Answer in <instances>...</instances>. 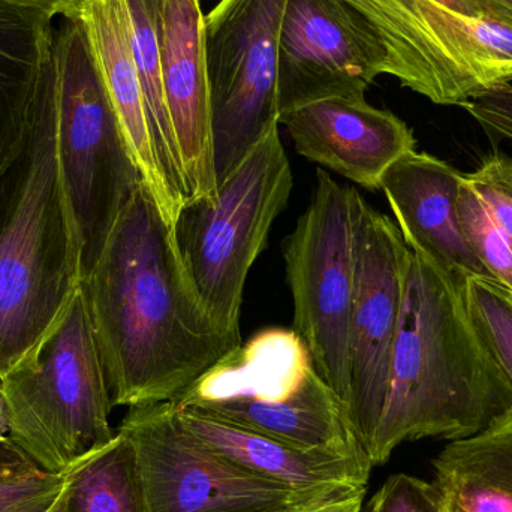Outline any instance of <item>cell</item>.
Returning <instances> with one entry per match:
<instances>
[{"label":"cell","instance_id":"cell-1","mask_svg":"<svg viewBox=\"0 0 512 512\" xmlns=\"http://www.w3.org/2000/svg\"><path fill=\"white\" fill-rule=\"evenodd\" d=\"M81 286L113 408L171 402L242 343L204 312L146 183Z\"/></svg>","mask_w":512,"mask_h":512},{"label":"cell","instance_id":"cell-2","mask_svg":"<svg viewBox=\"0 0 512 512\" xmlns=\"http://www.w3.org/2000/svg\"><path fill=\"white\" fill-rule=\"evenodd\" d=\"M463 286L412 252L384 406L363 447L372 466L405 442L468 438L511 408V382L475 331Z\"/></svg>","mask_w":512,"mask_h":512},{"label":"cell","instance_id":"cell-3","mask_svg":"<svg viewBox=\"0 0 512 512\" xmlns=\"http://www.w3.org/2000/svg\"><path fill=\"white\" fill-rule=\"evenodd\" d=\"M81 282L57 152L53 74L29 137L0 173V379L45 336Z\"/></svg>","mask_w":512,"mask_h":512},{"label":"cell","instance_id":"cell-4","mask_svg":"<svg viewBox=\"0 0 512 512\" xmlns=\"http://www.w3.org/2000/svg\"><path fill=\"white\" fill-rule=\"evenodd\" d=\"M171 402L304 450L367 459L345 403L289 328L259 331Z\"/></svg>","mask_w":512,"mask_h":512},{"label":"cell","instance_id":"cell-5","mask_svg":"<svg viewBox=\"0 0 512 512\" xmlns=\"http://www.w3.org/2000/svg\"><path fill=\"white\" fill-rule=\"evenodd\" d=\"M0 388L9 439L42 469L69 471L113 441V403L83 286Z\"/></svg>","mask_w":512,"mask_h":512},{"label":"cell","instance_id":"cell-6","mask_svg":"<svg viewBox=\"0 0 512 512\" xmlns=\"http://www.w3.org/2000/svg\"><path fill=\"white\" fill-rule=\"evenodd\" d=\"M57 152L83 280L144 183L80 18L54 29Z\"/></svg>","mask_w":512,"mask_h":512},{"label":"cell","instance_id":"cell-7","mask_svg":"<svg viewBox=\"0 0 512 512\" xmlns=\"http://www.w3.org/2000/svg\"><path fill=\"white\" fill-rule=\"evenodd\" d=\"M294 188L291 164L271 126L218 183L215 198H191L174 222V242L204 312L219 331L240 336L249 271Z\"/></svg>","mask_w":512,"mask_h":512},{"label":"cell","instance_id":"cell-8","mask_svg":"<svg viewBox=\"0 0 512 512\" xmlns=\"http://www.w3.org/2000/svg\"><path fill=\"white\" fill-rule=\"evenodd\" d=\"M375 30L385 75L438 105H463L512 78V30L435 0H345Z\"/></svg>","mask_w":512,"mask_h":512},{"label":"cell","instance_id":"cell-9","mask_svg":"<svg viewBox=\"0 0 512 512\" xmlns=\"http://www.w3.org/2000/svg\"><path fill=\"white\" fill-rule=\"evenodd\" d=\"M354 195L330 173L316 171L306 212L286 239V276L294 328L316 372L343 403L349 396V318L354 294Z\"/></svg>","mask_w":512,"mask_h":512},{"label":"cell","instance_id":"cell-10","mask_svg":"<svg viewBox=\"0 0 512 512\" xmlns=\"http://www.w3.org/2000/svg\"><path fill=\"white\" fill-rule=\"evenodd\" d=\"M117 432L134 448L146 512H277L319 498L216 453L183 426L171 402L128 408Z\"/></svg>","mask_w":512,"mask_h":512},{"label":"cell","instance_id":"cell-11","mask_svg":"<svg viewBox=\"0 0 512 512\" xmlns=\"http://www.w3.org/2000/svg\"><path fill=\"white\" fill-rule=\"evenodd\" d=\"M286 0H221L204 15L216 180L279 122L277 60Z\"/></svg>","mask_w":512,"mask_h":512},{"label":"cell","instance_id":"cell-12","mask_svg":"<svg viewBox=\"0 0 512 512\" xmlns=\"http://www.w3.org/2000/svg\"><path fill=\"white\" fill-rule=\"evenodd\" d=\"M411 255L397 225L355 191L346 409L361 448L384 406Z\"/></svg>","mask_w":512,"mask_h":512},{"label":"cell","instance_id":"cell-13","mask_svg":"<svg viewBox=\"0 0 512 512\" xmlns=\"http://www.w3.org/2000/svg\"><path fill=\"white\" fill-rule=\"evenodd\" d=\"M387 53L345 0H286L279 35L277 104L283 114L328 98H361L385 75Z\"/></svg>","mask_w":512,"mask_h":512},{"label":"cell","instance_id":"cell-14","mask_svg":"<svg viewBox=\"0 0 512 512\" xmlns=\"http://www.w3.org/2000/svg\"><path fill=\"white\" fill-rule=\"evenodd\" d=\"M298 155L376 191L385 171L417 150L414 132L390 110L361 98H328L279 119Z\"/></svg>","mask_w":512,"mask_h":512},{"label":"cell","instance_id":"cell-15","mask_svg":"<svg viewBox=\"0 0 512 512\" xmlns=\"http://www.w3.org/2000/svg\"><path fill=\"white\" fill-rule=\"evenodd\" d=\"M161 66L165 102L189 198H215L212 95L201 0H162Z\"/></svg>","mask_w":512,"mask_h":512},{"label":"cell","instance_id":"cell-16","mask_svg":"<svg viewBox=\"0 0 512 512\" xmlns=\"http://www.w3.org/2000/svg\"><path fill=\"white\" fill-rule=\"evenodd\" d=\"M463 173L429 153H406L381 179L397 228L406 246L439 270L465 283L469 277L492 279L472 254L462 224L457 200Z\"/></svg>","mask_w":512,"mask_h":512},{"label":"cell","instance_id":"cell-17","mask_svg":"<svg viewBox=\"0 0 512 512\" xmlns=\"http://www.w3.org/2000/svg\"><path fill=\"white\" fill-rule=\"evenodd\" d=\"M174 408L183 426L207 447L240 468L301 495H327L345 487H367L369 483L373 466L366 457L304 450L176 405Z\"/></svg>","mask_w":512,"mask_h":512},{"label":"cell","instance_id":"cell-18","mask_svg":"<svg viewBox=\"0 0 512 512\" xmlns=\"http://www.w3.org/2000/svg\"><path fill=\"white\" fill-rule=\"evenodd\" d=\"M53 74V17L0 0V173L29 137Z\"/></svg>","mask_w":512,"mask_h":512},{"label":"cell","instance_id":"cell-19","mask_svg":"<svg viewBox=\"0 0 512 512\" xmlns=\"http://www.w3.org/2000/svg\"><path fill=\"white\" fill-rule=\"evenodd\" d=\"M78 18L86 29L102 80L110 93L144 183L149 186L162 215L173 227L170 204L150 138L146 101L132 56L123 0H92Z\"/></svg>","mask_w":512,"mask_h":512},{"label":"cell","instance_id":"cell-20","mask_svg":"<svg viewBox=\"0 0 512 512\" xmlns=\"http://www.w3.org/2000/svg\"><path fill=\"white\" fill-rule=\"evenodd\" d=\"M448 512H512V406L433 459Z\"/></svg>","mask_w":512,"mask_h":512},{"label":"cell","instance_id":"cell-21","mask_svg":"<svg viewBox=\"0 0 512 512\" xmlns=\"http://www.w3.org/2000/svg\"><path fill=\"white\" fill-rule=\"evenodd\" d=\"M123 5L128 18L132 56L146 101L150 138L174 225L180 209L188 201L189 194L162 86V0H123Z\"/></svg>","mask_w":512,"mask_h":512},{"label":"cell","instance_id":"cell-22","mask_svg":"<svg viewBox=\"0 0 512 512\" xmlns=\"http://www.w3.org/2000/svg\"><path fill=\"white\" fill-rule=\"evenodd\" d=\"M66 512H146L134 448L116 432L113 441L78 462L65 489Z\"/></svg>","mask_w":512,"mask_h":512},{"label":"cell","instance_id":"cell-23","mask_svg":"<svg viewBox=\"0 0 512 512\" xmlns=\"http://www.w3.org/2000/svg\"><path fill=\"white\" fill-rule=\"evenodd\" d=\"M466 310L481 342L512 385V294L487 277H469L463 286Z\"/></svg>","mask_w":512,"mask_h":512},{"label":"cell","instance_id":"cell-24","mask_svg":"<svg viewBox=\"0 0 512 512\" xmlns=\"http://www.w3.org/2000/svg\"><path fill=\"white\" fill-rule=\"evenodd\" d=\"M460 224L472 254L489 276L512 294V248L505 231L490 215L463 173L457 200Z\"/></svg>","mask_w":512,"mask_h":512},{"label":"cell","instance_id":"cell-25","mask_svg":"<svg viewBox=\"0 0 512 512\" xmlns=\"http://www.w3.org/2000/svg\"><path fill=\"white\" fill-rule=\"evenodd\" d=\"M71 469L50 472L27 460L3 472L0 474V512L51 510L68 484Z\"/></svg>","mask_w":512,"mask_h":512},{"label":"cell","instance_id":"cell-26","mask_svg":"<svg viewBox=\"0 0 512 512\" xmlns=\"http://www.w3.org/2000/svg\"><path fill=\"white\" fill-rule=\"evenodd\" d=\"M364 512H448L441 490L412 475H391Z\"/></svg>","mask_w":512,"mask_h":512},{"label":"cell","instance_id":"cell-27","mask_svg":"<svg viewBox=\"0 0 512 512\" xmlns=\"http://www.w3.org/2000/svg\"><path fill=\"white\" fill-rule=\"evenodd\" d=\"M484 206L505 231L512 248V156L493 155L465 174Z\"/></svg>","mask_w":512,"mask_h":512},{"label":"cell","instance_id":"cell-28","mask_svg":"<svg viewBox=\"0 0 512 512\" xmlns=\"http://www.w3.org/2000/svg\"><path fill=\"white\" fill-rule=\"evenodd\" d=\"M489 134L512 141V78L463 105Z\"/></svg>","mask_w":512,"mask_h":512},{"label":"cell","instance_id":"cell-29","mask_svg":"<svg viewBox=\"0 0 512 512\" xmlns=\"http://www.w3.org/2000/svg\"><path fill=\"white\" fill-rule=\"evenodd\" d=\"M367 487H345L277 512H361Z\"/></svg>","mask_w":512,"mask_h":512},{"label":"cell","instance_id":"cell-30","mask_svg":"<svg viewBox=\"0 0 512 512\" xmlns=\"http://www.w3.org/2000/svg\"><path fill=\"white\" fill-rule=\"evenodd\" d=\"M12 5L24 6V8L38 9L51 17L60 15L62 18L80 17L81 11L92 0H2Z\"/></svg>","mask_w":512,"mask_h":512},{"label":"cell","instance_id":"cell-31","mask_svg":"<svg viewBox=\"0 0 512 512\" xmlns=\"http://www.w3.org/2000/svg\"><path fill=\"white\" fill-rule=\"evenodd\" d=\"M481 18L512 30V0H472Z\"/></svg>","mask_w":512,"mask_h":512},{"label":"cell","instance_id":"cell-32","mask_svg":"<svg viewBox=\"0 0 512 512\" xmlns=\"http://www.w3.org/2000/svg\"><path fill=\"white\" fill-rule=\"evenodd\" d=\"M30 460L9 438H0V474Z\"/></svg>","mask_w":512,"mask_h":512},{"label":"cell","instance_id":"cell-33","mask_svg":"<svg viewBox=\"0 0 512 512\" xmlns=\"http://www.w3.org/2000/svg\"><path fill=\"white\" fill-rule=\"evenodd\" d=\"M435 2L450 9V11L465 15V17L481 18L480 11L472 0H435Z\"/></svg>","mask_w":512,"mask_h":512},{"label":"cell","instance_id":"cell-34","mask_svg":"<svg viewBox=\"0 0 512 512\" xmlns=\"http://www.w3.org/2000/svg\"><path fill=\"white\" fill-rule=\"evenodd\" d=\"M9 432H11V423H9L8 405L0 388V438H9Z\"/></svg>","mask_w":512,"mask_h":512},{"label":"cell","instance_id":"cell-35","mask_svg":"<svg viewBox=\"0 0 512 512\" xmlns=\"http://www.w3.org/2000/svg\"><path fill=\"white\" fill-rule=\"evenodd\" d=\"M66 489V487H65ZM47 512H66V496L65 490H63L62 496H60L59 501L54 504V507Z\"/></svg>","mask_w":512,"mask_h":512}]
</instances>
